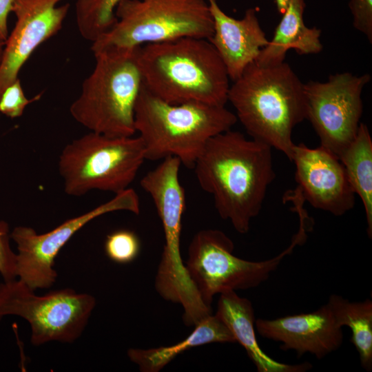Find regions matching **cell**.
Wrapping results in <instances>:
<instances>
[{
    "label": "cell",
    "instance_id": "1",
    "mask_svg": "<svg viewBox=\"0 0 372 372\" xmlns=\"http://www.w3.org/2000/svg\"><path fill=\"white\" fill-rule=\"evenodd\" d=\"M271 149L230 129L211 138L194 164L200 187L212 196L219 216L240 234L249 231L276 176Z\"/></svg>",
    "mask_w": 372,
    "mask_h": 372
},
{
    "label": "cell",
    "instance_id": "2",
    "mask_svg": "<svg viewBox=\"0 0 372 372\" xmlns=\"http://www.w3.org/2000/svg\"><path fill=\"white\" fill-rule=\"evenodd\" d=\"M143 86L171 104L198 102L225 106L229 77L208 39L182 37L139 46Z\"/></svg>",
    "mask_w": 372,
    "mask_h": 372
},
{
    "label": "cell",
    "instance_id": "3",
    "mask_svg": "<svg viewBox=\"0 0 372 372\" xmlns=\"http://www.w3.org/2000/svg\"><path fill=\"white\" fill-rule=\"evenodd\" d=\"M228 101L253 139L292 161V132L305 119V101L304 83L287 63L260 65L252 62L230 85Z\"/></svg>",
    "mask_w": 372,
    "mask_h": 372
},
{
    "label": "cell",
    "instance_id": "4",
    "mask_svg": "<svg viewBox=\"0 0 372 372\" xmlns=\"http://www.w3.org/2000/svg\"><path fill=\"white\" fill-rule=\"evenodd\" d=\"M235 114L225 106L198 102L167 103L142 85L134 107V127L145 160L178 158L193 169L207 141L236 124Z\"/></svg>",
    "mask_w": 372,
    "mask_h": 372
},
{
    "label": "cell",
    "instance_id": "5",
    "mask_svg": "<svg viewBox=\"0 0 372 372\" xmlns=\"http://www.w3.org/2000/svg\"><path fill=\"white\" fill-rule=\"evenodd\" d=\"M138 48H109L93 53L94 68L70 107L73 118L90 132L110 136L135 134L134 107L143 85Z\"/></svg>",
    "mask_w": 372,
    "mask_h": 372
},
{
    "label": "cell",
    "instance_id": "6",
    "mask_svg": "<svg viewBox=\"0 0 372 372\" xmlns=\"http://www.w3.org/2000/svg\"><path fill=\"white\" fill-rule=\"evenodd\" d=\"M181 165L178 158L167 157L149 171L140 184L153 200L164 232L156 290L163 299L181 304L184 318L194 319L205 311L207 304L191 280L180 255L182 217L185 208V192L179 180Z\"/></svg>",
    "mask_w": 372,
    "mask_h": 372
},
{
    "label": "cell",
    "instance_id": "7",
    "mask_svg": "<svg viewBox=\"0 0 372 372\" xmlns=\"http://www.w3.org/2000/svg\"><path fill=\"white\" fill-rule=\"evenodd\" d=\"M145 160L138 136L90 132L63 148L58 169L68 195L80 196L92 190L116 194L129 188Z\"/></svg>",
    "mask_w": 372,
    "mask_h": 372
},
{
    "label": "cell",
    "instance_id": "8",
    "mask_svg": "<svg viewBox=\"0 0 372 372\" xmlns=\"http://www.w3.org/2000/svg\"><path fill=\"white\" fill-rule=\"evenodd\" d=\"M116 22L92 42L93 53L109 48H134L182 37L209 39L213 19L207 0H122Z\"/></svg>",
    "mask_w": 372,
    "mask_h": 372
},
{
    "label": "cell",
    "instance_id": "9",
    "mask_svg": "<svg viewBox=\"0 0 372 372\" xmlns=\"http://www.w3.org/2000/svg\"><path fill=\"white\" fill-rule=\"evenodd\" d=\"M307 225L300 223L290 245L276 257L255 262L234 255L233 241L218 229H203L193 237L186 269L202 299L211 305L214 296L228 290L254 288L266 281L283 258L307 237Z\"/></svg>",
    "mask_w": 372,
    "mask_h": 372
},
{
    "label": "cell",
    "instance_id": "10",
    "mask_svg": "<svg viewBox=\"0 0 372 372\" xmlns=\"http://www.w3.org/2000/svg\"><path fill=\"white\" fill-rule=\"evenodd\" d=\"M96 305L94 296L74 289L37 296L16 279L0 284V320L18 316L31 327L30 341L39 346L50 341L71 343L83 332Z\"/></svg>",
    "mask_w": 372,
    "mask_h": 372
},
{
    "label": "cell",
    "instance_id": "11",
    "mask_svg": "<svg viewBox=\"0 0 372 372\" xmlns=\"http://www.w3.org/2000/svg\"><path fill=\"white\" fill-rule=\"evenodd\" d=\"M371 79L369 74L347 72L330 75L325 82L304 83L305 119L320 145L338 158L355 137L363 110L362 92Z\"/></svg>",
    "mask_w": 372,
    "mask_h": 372
},
{
    "label": "cell",
    "instance_id": "12",
    "mask_svg": "<svg viewBox=\"0 0 372 372\" xmlns=\"http://www.w3.org/2000/svg\"><path fill=\"white\" fill-rule=\"evenodd\" d=\"M116 211L139 213V198L135 190L129 187L111 200L44 234H39L27 226L16 227L10 237L17 245V273L19 280L33 291L50 287L57 278L54 260L63 247L89 222Z\"/></svg>",
    "mask_w": 372,
    "mask_h": 372
},
{
    "label": "cell",
    "instance_id": "13",
    "mask_svg": "<svg viewBox=\"0 0 372 372\" xmlns=\"http://www.w3.org/2000/svg\"><path fill=\"white\" fill-rule=\"evenodd\" d=\"M62 0H13L11 12L17 21L8 34L0 66V97L19 77L22 66L33 52L62 28L70 4Z\"/></svg>",
    "mask_w": 372,
    "mask_h": 372
},
{
    "label": "cell",
    "instance_id": "14",
    "mask_svg": "<svg viewBox=\"0 0 372 372\" xmlns=\"http://www.w3.org/2000/svg\"><path fill=\"white\" fill-rule=\"evenodd\" d=\"M296 189L315 208L340 216L353 208L355 194L340 160L320 145H295Z\"/></svg>",
    "mask_w": 372,
    "mask_h": 372
},
{
    "label": "cell",
    "instance_id": "15",
    "mask_svg": "<svg viewBox=\"0 0 372 372\" xmlns=\"http://www.w3.org/2000/svg\"><path fill=\"white\" fill-rule=\"evenodd\" d=\"M258 333L280 342V349L293 350L297 355L311 353L322 359L342 344V328L336 323L327 304L315 311L255 321Z\"/></svg>",
    "mask_w": 372,
    "mask_h": 372
},
{
    "label": "cell",
    "instance_id": "16",
    "mask_svg": "<svg viewBox=\"0 0 372 372\" xmlns=\"http://www.w3.org/2000/svg\"><path fill=\"white\" fill-rule=\"evenodd\" d=\"M213 19V34L208 39L222 59L230 80L234 81L258 57L269 40L262 29L256 9H247L236 19L223 11L216 0H207Z\"/></svg>",
    "mask_w": 372,
    "mask_h": 372
},
{
    "label": "cell",
    "instance_id": "17",
    "mask_svg": "<svg viewBox=\"0 0 372 372\" xmlns=\"http://www.w3.org/2000/svg\"><path fill=\"white\" fill-rule=\"evenodd\" d=\"M216 314L225 324L246 351L249 359L259 372H303L312 365L309 362L289 364L278 362L267 355L260 347L256 339L254 310L251 302L240 297L235 291L220 293Z\"/></svg>",
    "mask_w": 372,
    "mask_h": 372
},
{
    "label": "cell",
    "instance_id": "18",
    "mask_svg": "<svg viewBox=\"0 0 372 372\" xmlns=\"http://www.w3.org/2000/svg\"><path fill=\"white\" fill-rule=\"evenodd\" d=\"M304 0H289L272 39L254 61L260 65H274L284 62L287 51L299 54L320 53L323 45L321 30L307 27L304 22Z\"/></svg>",
    "mask_w": 372,
    "mask_h": 372
},
{
    "label": "cell",
    "instance_id": "19",
    "mask_svg": "<svg viewBox=\"0 0 372 372\" xmlns=\"http://www.w3.org/2000/svg\"><path fill=\"white\" fill-rule=\"evenodd\" d=\"M234 343L236 340L225 324L212 313L194 327L183 340L169 347L130 349L127 355L142 372H158L177 355L193 347L210 343Z\"/></svg>",
    "mask_w": 372,
    "mask_h": 372
},
{
    "label": "cell",
    "instance_id": "20",
    "mask_svg": "<svg viewBox=\"0 0 372 372\" xmlns=\"http://www.w3.org/2000/svg\"><path fill=\"white\" fill-rule=\"evenodd\" d=\"M349 183L362 202L367 234L372 237V139L368 127L360 123L354 139L339 157Z\"/></svg>",
    "mask_w": 372,
    "mask_h": 372
},
{
    "label": "cell",
    "instance_id": "21",
    "mask_svg": "<svg viewBox=\"0 0 372 372\" xmlns=\"http://www.w3.org/2000/svg\"><path fill=\"white\" fill-rule=\"evenodd\" d=\"M340 327L351 331V342L355 347L364 369H372V301L350 302L333 294L327 303Z\"/></svg>",
    "mask_w": 372,
    "mask_h": 372
},
{
    "label": "cell",
    "instance_id": "22",
    "mask_svg": "<svg viewBox=\"0 0 372 372\" xmlns=\"http://www.w3.org/2000/svg\"><path fill=\"white\" fill-rule=\"evenodd\" d=\"M122 0H76V21L81 36L92 43L116 22L115 9Z\"/></svg>",
    "mask_w": 372,
    "mask_h": 372
},
{
    "label": "cell",
    "instance_id": "23",
    "mask_svg": "<svg viewBox=\"0 0 372 372\" xmlns=\"http://www.w3.org/2000/svg\"><path fill=\"white\" fill-rule=\"evenodd\" d=\"M140 241L134 232L121 229L107 236L105 251L107 257L119 264L132 262L140 251Z\"/></svg>",
    "mask_w": 372,
    "mask_h": 372
},
{
    "label": "cell",
    "instance_id": "24",
    "mask_svg": "<svg viewBox=\"0 0 372 372\" xmlns=\"http://www.w3.org/2000/svg\"><path fill=\"white\" fill-rule=\"evenodd\" d=\"M28 99L23 90L18 78L10 85L0 97V112L6 116L15 118L20 117L28 105L37 99Z\"/></svg>",
    "mask_w": 372,
    "mask_h": 372
},
{
    "label": "cell",
    "instance_id": "25",
    "mask_svg": "<svg viewBox=\"0 0 372 372\" xmlns=\"http://www.w3.org/2000/svg\"><path fill=\"white\" fill-rule=\"evenodd\" d=\"M10 233L8 224L0 220V273L4 281L16 279L17 254L11 249Z\"/></svg>",
    "mask_w": 372,
    "mask_h": 372
},
{
    "label": "cell",
    "instance_id": "26",
    "mask_svg": "<svg viewBox=\"0 0 372 372\" xmlns=\"http://www.w3.org/2000/svg\"><path fill=\"white\" fill-rule=\"evenodd\" d=\"M353 25L372 43V0H350Z\"/></svg>",
    "mask_w": 372,
    "mask_h": 372
},
{
    "label": "cell",
    "instance_id": "27",
    "mask_svg": "<svg viewBox=\"0 0 372 372\" xmlns=\"http://www.w3.org/2000/svg\"><path fill=\"white\" fill-rule=\"evenodd\" d=\"M13 0H0V37L6 40L8 36V18Z\"/></svg>",
    "mask_w": 372,
    "mask_h": 372
},
{
    "label": "cell",
    "instance_id": "28",
    "mask_svg": "<svg viewBox=\"0 0 372 372\" xmlns=\"http://www.w3.org/2000/svg\"><path fill=\"white\" fill-rule=\"evenodd\" d=\"M289 0H274L277 10L280 14L285 11Z\"/></svg>",
    "mask_w": 372,
    "mask_h": 372
},
{
    "label": "cell",
    "instance_id": "29",
    "mask_svg": "<svg viewBox=\"0 0 372 372\" xmlns=\"http://www.w3.org/2000/svg\"><path fill=\"white\" fill-rule=\"evenodd\" d=\"M5 40L0 37V66L2 61L3 48L5 45Z\"/></svg>",
    "mask_w": 372,
    "mask_h": 372
}]
</instances>
